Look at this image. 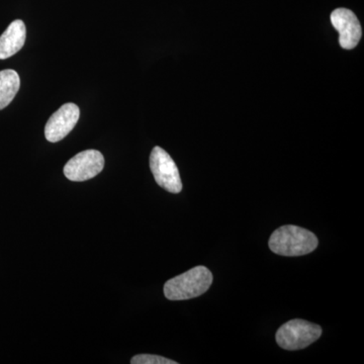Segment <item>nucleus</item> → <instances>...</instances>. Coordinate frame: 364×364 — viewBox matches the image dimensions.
I'll return each instance as SVG.
<instances>
[{"label": "nucleus", "instance_id": "obj_1", "mask_svg": "<svg viewBox=\"0 0 364 364\" xmlns=\"http://www.w3.org/2000/svg\"><path fill=\"white\" fill-rule=\"evenodd\" d=\"M318 244L315 234L294 225H287L275 230L268 242L273 253L289 257L312 253L318 247Z\"/></svg>", "mask_w": 364, "mask_h": 364}, {"label": "nucleus", "instance_id": "obj_2", "mask_svg": "<svg viewBox=\"0 0 364 364\" xmlns=\"http://www.w3.org/2000/svg\"><path fill=\"white\" fill-rule=\"evenodd\" d=\"M212 284V272L200 265L169 279L165 284L164 294L170 301H186L207 293Z\"/></svg>", "mask_w": 364, "mask_h": 364}, {"label": "nucleus", "instance_id": "obj_3", "mask_svg": "<svg viewBox=\"0 0 364 364\" xmlns=\"http://www.w3.org/2000/svg\"><path fill=\"white\" fill-rule=\"evenodd\" d=\"M322 335V328L308 321L294 318L277 330V344L286 350H301L317 341Z\"/></svg>", "mask_w": 364, "mask_h": 364}, {"label": "nucleus", "instance_id": "obj_4", "mask_svg": "<svg viewBox=\"0 0 364 364\" xmlns=\"http://www.w3.org/2000/svg\"><path fill=\"white\" fill-rule=\"evenodd\" d=\"M150 169L158 186L171 193L182 191L179 170L171 156L162 148L155 147L150 155Z\"/></svg>", "mask_w": 364, "mask_h": 364}, {"label": "nucleus", "instance_id": "obj_5", "mask_svg": "<svg viewBox=\"0 0 364 364\" xmlns=\"http://www.w3.org/2000/svg\"><path fill=\"white\" fill-rule=\"evenodd\" d=\"M105 167L104 155L97 150H85L72 157L64 166V176L71 181H86L98 176Z\"/></svg>", "mask_w": 364, "mask_h": 364}, {"label": "nucleus", "instance_id": "obj_6", "mask_svg": "<svg viewBox=\"0 0 364 364\" xmlns=\"http://www.w3.org/2000/svg\"><path fill=\"white\" fill-rule=\"evenodd\" d=\"M80 109L74 104H66L52 114L45 127V136L49 142L57 143L64 138L77 124Z\"/></svg>", "mask_w": 364, "mask_h": 364}, {"label": "nucleus", "instance_id": "obj_7", "mask_svg": "<svg viewBox=\"0 0 364 364\" xmlns=\"http://www.w3.org/2000/svg\"><path fill=\"white\" fill-rule=\"evenodd\" d=\"M333 26L339 32L340 46L345 50H352L363 37L360 23L350 9H337L331 14Z\"/></svg>", "mask_w": 364, "mask_h": 364}, {"label": "nucleus", "instance_id": "obj_8", "mask_svg": "<svg viewBox=\"0 0 364 364\" xmlns=\"http://www.w3.org/2000/svg\"><path fill=\"white\" fill-rule=\"evenodd\" d=\"M26 28L21 20L14 21L0 36V59L11 58L25 45Z\"/></svg>", "mask_w": 364, "mask_h": 364}, {"label": "nucleus", "instance_id": "obj_9", "mask_svg": "<svg viewBox=\"0 0 364 364\" xmlns=\"http://www.w3.org/2000/svg\"><path fill=\"white\" fill-rule=\"evenodd\" d=\"M21 87L18 72L6 69L0 71V111L13 102Z\"/></svg>", "mask_w": 364, "mask_h": 364}, {"label": "nucleus", "instance_id": "obj_10", "mask_svg": "<svg viewBox=\"0 0 364 364\" xmlns=\"http://www.w3.org/2000/svg\"><path fill=\"white\" fill-rule=\"evenodd\" d=\"M132 364H177L176 361L171 359L162 358L152 354H139L134 356L131 360Z\"/></svg>", "mask_w": 364, "mask_h": 364}]
</instances>
